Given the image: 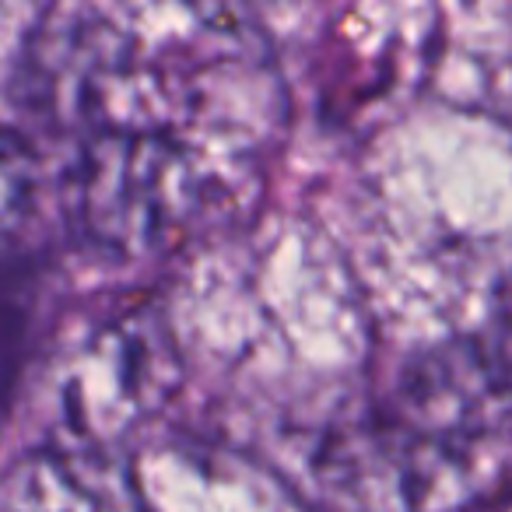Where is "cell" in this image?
I'll return each mask as SVG.
<instances>
[{
	"mask_svg": "<svg viewBox=\"0 0 512 512\" xmlns=\"http://www.w3.org/2000/svg\"><path fill=\"white\" fill-rule=\"evenodd\" d=\"M484 355H488L491 369H495L498 383H502L505 397L512 400V316H505V323L495 330L488 344H484Z\"/></svg>",
	"mask_w": 512,
	"mask_h": 512,
	"instance_id": "1",
	"label": "cell"
}]
</instances>
